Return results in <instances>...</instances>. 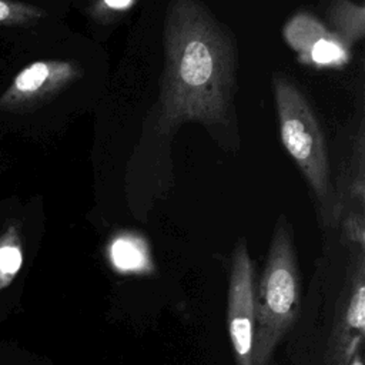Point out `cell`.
I'll list each match as a JSON object with an SVG mask.
<instances>
[{"label": "cell", "instance_id": "cell-1", "mask_svg": "<svg viewBox=\"0 0 365 365\" xmlns=\"http://www.w3.org/2000/svg\"><path fill=\"white\" fill-rule=\"evenodd\" d=\"M161 113L167 123H224L231 108L234 38L198 0H170L164 24Z\"/></svg>", "mask_w": 365, "mask_h": 365}, {"label": "cell", "instance_id": "cell-2", "mask_svg": "<svg viewBox=\"0 0 365 365\" xmlns=\"http://www.w3.org/2000/svg\"><path fill=\"white\" fill-rule=\"evenodd\" d=\"M299 307V269L292 232L281 217L275 225L265 267L254 289V346L251 365H268Z\"/></svg>", "mask_w": 365, "mask_h": 365}, {"label": "cell", "instance_id": "cell-3", "mask_svg": "<svg viewBox=\"0 0 365 365\" xmlns=\"http://www.w3.org/2000/svg\"><path fill=\"white\" fill-rule=\"evenodd\" d=\"M279 134L284 147L294 158L315 195L335 218L329 187V163L325 140L315 113L299 88L281 74L272 76Z\"/></svg>", "mask_w": 365, "mask_h": 365}, {"label": "cell", "instance_id": "cell-4", "mask_svg": "<svg viewBox=\"0 0 365 365\" xmlns=\"http://www.w3.org/2000/svg\"><path fill=\"white\" fill-rule=\"evenodd\" d=\"M254 267L247 242L240 238L232 250L227 319L237 365H251L254 346Z\"/></svg>", "mask_w": 365, "mask_h": 365}, {"label": "cell", "instance_id": "cell-5", "mask_svg": "<svg viewBox=\"0 0 365 365\" xmlns=\"http://www.w3.org/2000/svg\"><path fill=\"white\" fill-rule=\"evenodd\" d=\"M365 331V262L364 250L351 258L346 282L329 338L328 364L348 365L359 351Z\"/></svg>", "mask_w": 365, "mask_h": 365}, {"label": "cell", "instance_id": "cell-6", "mask_svg": "<svg viewBox=\"0 0 365 365\" xmlns=\"http://www.w3.org/2000/svg\"><path fill=\"white\" fill-rule=\"evenodd\" d=\"M83 76V68L70 60H38L20 70L0 96V110L29 111L54 97Z\"/></svg>", "mask_w": 365, "mask_h": 365}, {"label": "cell", "instance_id": "cell-7", "mask_svg": "<svg viewBox=\"0 0 365 365\" xmlns=\"http://www.w3.org/2000/svg\"><path fill=\"white\" fill-rule=\"evenodd\" d=\"M282 36L301 64L314 68H344L351 58V47L311 13L294 14L285 23Z\"/></svg>", "mask_w": 365, "mask_h": 365}, {"label": "cell", "instance_id": "cell-8", "mask_svg": "<svg viewBox=\"0 0 365 365\" xmlns=\"http://www.w3.org/2000/svg\"><path fill=\"white\" fill-rule=\"evenodd\" d=\"M108 255L113 267L120 272L145 271L151 262L147 242L131 232L117 235L108 247Z\"/></svg>", "mask_w": 365, "mask_h": 365}, {"label": "cell", "instance_id": "cell-9", "mask_svg": "<svg viewBox=\"0 0 365 365\" xmlns=\"http://www.w3.org/2000/svg\"><path fill=\"white\" fill-rule=\"evenodd\" d=\"M331 30L349 47L365 34V9L351 0H332L328 9Z\"/></svg>", "mask_w": 365, "mask_h": 365}, {"label": "cell", "instance_id": "cell-10", "mask_svg": "<svg viewBox=\"0 0 365 365\" xmlns=\"http://www.w3.org/2000/svg\"><path fill=\"white\" fill-rule=\"evenodd\" d=\"M21 261L23 251L19 230L11 224L0 237V289L16 277Z\"/></svg>", "mask_w": 365, "mask_h": 365}, {"label": "cell", "instance_id": "cell-11", "mask_svg": "<svg viewBox=\"0 0 365 365\" xmlns=\"http://www.w3.org/2000/svg\"><path fill=\"white\" fill-rule=\"evenodd\" d=\"M43 16L44 11L37 6L14 0H0V27L34 23Z\"/></svg>", "mask_w": 365, "mask_h": 365}, {"label": "cell", "instance_id": "cell-12", "mask_svg": "<svg viewBox=\"0 0 365 365\" xmlns=\"http://www.w3.org/2000/svg\"><path fill=\"white\" fill-rule=\"evenodd\" d=\"M344 232L345 237L358 245L359 250H364L365 240V224L361 212H348L344 218Z\"/></svg>", "mask_w": 365, "mask_h": 365}, {"label": "cell", "instance_id": "cell-13", "mask_svg": "<svg viewBox=\"0 0 365 365\" xmlns=\"http://www.w3.org/2000/svg\"><path fill=\"white\" fill-rule=\"evenodd\" d=\"M135 0H101L100 1V9L107 10V11H124L133 6Z\"/></svg>", "mask_w": 365, "mask_h": 365}, {"label": "cell", "instance_id": "cell-14", "mask_svg": "<svg viewBox=\"0 0 365 365\" xmlns=\"http://www.w3.org/2000/svg\"><path fill=\"white\" fill-rule=\"evenodd\" d=\"M351 364L349 365H362V361H361V355H359V351L352 356V359L349 361Z\"/></svg>", "mask_w": 365, "mask_h": 365}]
</instances>
